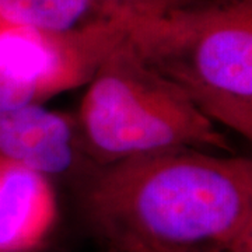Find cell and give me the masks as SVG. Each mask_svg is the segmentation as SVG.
Returning <instances> with one entry per match:
<instances>
[{"label": "cell", "mask_w": 252, "mask_h": 252, "mask_svg": "<svg viewBox=\"0 0 252 252\" xmlns=\"http://www.w3.org/2000/svg\"><path fill=\"white\" fill-rule=\"evenodd\" d=\"M83 206L117 252H252V160L192 147L125 158L99 167Z\"/></svg>", "instance_id": "6da1fadb"}, {"label": "cell", "mask_w": 252, "mask_h": 252, "mask_svg": "<svg viewBox=\"0 0 252 252\" xmlns=\"http://www.w3.org/2000/svg\"><path fill=\"white\" fill-rule=\"evenodd\" d=\"M122 21L126 41L152 70L217 126L251 140L252 0H205Z\"/></svg>", "instance_id": "7a4b0ae2"}, {"label": "cell", "mask_w": 252, "mask_h": 252, "mask_svg": "<svg viewBox=\"0 0 252 252\" xmlns=\"http://www.w3.org/2000/svg\"><path fill=\"white\" fill-rule=\"evenodd\" d=\"M77 122L81 149L99 167L177 147L234 153L220 127L152 70L125 36L87 83Z\"/></svg>", "instance_id": "3957f363"}, {"label": "cell", "mask_w": 252, "mask_h": 252, "mask_svg": "<svg viewBox=\"0 0 252 252\" xmlns=\"http://www.w3.org/2000/svg\"><path fill=\"white\" fill-rule=\"evenodd\" d=\"M124 36V21L112 17L67 32L0 28V112L87 84Z\"/></svg>", "instance_id": "277c9868"}, {"label": "cell", "mask_w": 252, "mask_h": 252, "mask_svg": "<svg viewBox=\"0 0 252 252\" xmlns=\"http://www.w3.org/2000/svg\"><path fill=\"white\" fill-rule=\"evenodd\" d=\"M77 146L70 119L42 104L0 112V161L51 178L72 168Z\"/></svg>", "instance_id": "5b68a950"}, {"label": "cell", "mask_w": 252, "mask_h": 252, "mask_svg": "<svg viewBox=\"0 0 252 252\" xmlns=\"http://www.w3.org/2000/svg\"><path fill=\"white\" fill-rule=\"evenodd\" d=\"M58 219L51 180L28 168L0 161V252H34Z\"/></svg>", "instance_id": "8992f818"}, {"label": "cell", "mask_w": 252, "mask_h": 252, "mask_svg": "<svg viewBox=\"0 0 252 252\" xmlns=\"http://www.w3.org/2000/svg\"><path fill=\"white\" fill-rule=\"evenodd\" d=\"M102 17L94 0H0V28L67 32Z\"/></svg>", "instance_id": "52a82bcc"}, {"label": "cell", "mask_w": 252, "mask_h": 252, "mask_svg": "<svg viewBox=\"0 0 252 252\" xmlns=\"http://www.w3.org/2000/svg\"><path fill=\"white\" fill-rule=\"evenodd\" d=\"M104 17L152 18L187 9L205 0H94Z\"/></svg>", "instance_id": "ba28073f"}]
</instances>
